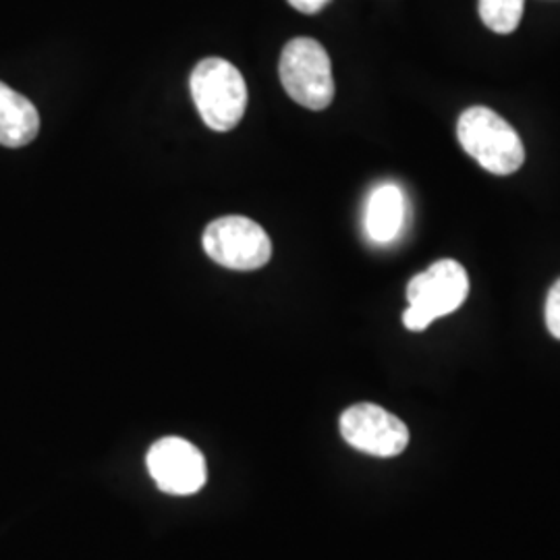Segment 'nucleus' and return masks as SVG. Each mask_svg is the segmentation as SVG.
Segmentation results:
<instances>
[{"label":"nucleus","mask_w":560,"mask_h":560,"mask_svg":"<svg viewBox=\"0 0 560 560\" xmlns=\"http://www.w3.org/2000/svg\"><path fill=\"white\" fill-rule=\"evenodd\" d=\"M203 252L231 270H258L272 258V241L258 222L245 217H222L203 231Z\"/></svg>","instance_id":"nucleus-5"},{"label":"nucleus","mask_w":560,"mask_h":560,"mask_svg":"<svg viewBox=\"0 0 560 560\" xmlns=\"http://www.w3.org/2000/svg\"><path fill=\"white\" fill-rule=\"evenodd\" d=\"M40 115L36 106L0 81V145L23 148L36 140Z\"/></svg>","instance_id":"nucleus-8"},{"label":"nucleus","mask_w":560,"mask_h":560,"mask_svg":"<svg viewBox=\"0 0 560 560\" xmlns=\"http://www.w3.org/2000/svg\"><path fill=\"white\" fill-rule=\"evenodd\" d=\"M189 88L201 120L210 129L231 131L240 125L247 106V85L233 62L219 57L200 60Z\"/></svg>","instance_id":"nucleus-1"},{"label":"nucleus","mask_w":560,"mask_h":560,"mask_svg":"<svg viewBox=\"0 0 560 560\" xmlns=\"http://www.w3.org/2000/svg\"><path fill=\"white\" fill-rule=\"evenodd\" d=\"M463 150L492 175H513L525 162L520 133L486 106H471L457 125Z\"/></svg>","instance_id":"nucleus-2"},{"label":"nucleus","mask_w":560,"mask_h":560,"mask_svg":"<svg viewBox=\"0 0 560 560\" xmlns=\"http://www.w3.org/2000/svg\"><path fill=\"white\" fill-rule=\"evenodd\" d=\"M279 73L284 92L301 106L324 110L332 104V65L320 42L314 38L289 42L280 55Z\"/></svg>","instance_id":"nucleus-4"},{"label":"nucleus","mask_w":560,"mask_h":560,"mask_svg":"<svg viewBox=\"0 0 560 560\" xmlns=\"http://www.w3.org/2000/svg\"><path fill=\"white\" fill-rule=\"evenodd\" d=\"M340 434L349 446L381 459L397 457L409 444L407 425L374 402L349 407L340 416Z\"/></svg>","instance_id":"nucleus-6"},{"label":"nucleus","mask_w":560,"mask_h":560,"mask_svg":"<svg viewBox=\"0 0 560 560\" xmlns=\"http://www.w3.org/2000/svg\"><path fill=\"white\" fill-rule=\"evenodd\" d=\"M525 0H480V18L497 34H511L520 27Z\"/></svg>","instance_id":"nucleus-10"},{"label":"nucleus","mask_w":560,"mask_h":560,"mask_svg":"<svg viewBox=\"0 0 560 560\" xmlns=\"http://www.w3.org/2000/svg\"><path fill=\"white\" fill-rule=\"evenodd\" d=\"M148 471L166 494L189 497L206 483V459L198 446L177 436L154 442L148 453Z\"/></svg>","instance_id":"nucleus-7"},{"label":"nucleus","mask_w":560,"mask_h":560,"mask_svg":"<svg viewBox=\"0 0 560 560\" xmlns=\"http://www.w3.org/2000/svg\"><path fill=\"white\" fill-rule=\"evenodd\" d=\"M546 326L550 335L560 340V279L552 284L546 300Z\"/></svg>","instance_id":"nucleus-11"},{"label":"nucleus","mask_w":560,"mask_h":560,"mask_svg":"<svg viewBox=\"0 0 560 560\" xmlns=\"http://www.w3.org/2000/svg\"><path fill=\"white\" fill-rule=\"evenodd\" d=\"M330 0H289V4L293 9H298L301 13H307V15H314V13H320L322 9L328 4Z\"/></svg>","instance_id":"nucleus-12"},{"label":"nucleus","mask_w":560,"mask_h":560,"mask_svg":"<svg viewBox=\"0 0 560 560\" xmlns=\"http://www.w3.org/2000/svg\"><path fill=\"white\" fill-rule=\"evenodd\" d=\"M405 224V196L395 183L376 187L365 208V231L374 243H390Z\"/></svg>","instance_id":"nucleus-9"},{"label":"nucleus","mask_w":560,"mask_h":560,"mask_svg":"<svg viewBox=\"0 0 560 560\" xmlns=\"http://www.w3.org/2000/svg\"><path fill=\"white\" fill-rule=\"evenodd\" d=\"M467 295L469 277L459 261H436L407 284L409 307L402 314V324L411 332H421L432 322L457 312Z\"/></svg>","instance_id":"nucleus-3"}]
</instances>
